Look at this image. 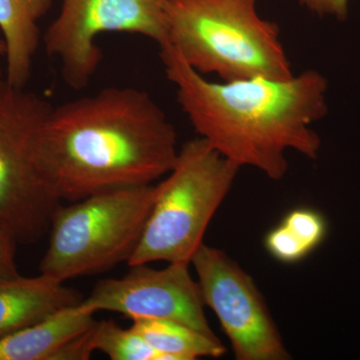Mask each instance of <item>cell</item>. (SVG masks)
Listing matches in <instances>:
<instances>
[{
    "instance_id": "obj_2",
    "label": "cell",
    "mask_w": 360,
    "mask_h": 360,
    "mask_svg": "<svg viewBox=\"0 0 360 360\" xmlns=\"http://www.w3.org/2000/svg\"><path fill=\"white\" fill-rule=\"evenodd\" d=\"M167 79L196 134L220 155L272 180L288 169V151L315 160L321 141L312 129L328 113V80L309 70L285 79L213 82L187 65L172 45L160 47Z\"/></svg>"
},
{
    "instance_id": "obj_4",
    "label": "cell",
    "mask_w": 360,
    "mask_h": 360,
    "mask_svg": "<svg viewBox=\"0 0 360 360\" xmlns=\"http://www.w3.org/2000/svg\"><path fill=\"white\" fill-rule=\"evenodd\" d=\"M239 169L205 139L186 141L165 179L155 186V202L129 266L191 264Z\"/></svg>"
},
{
    "instance_id": "obj_15",
    "label": "cell",
    "mask_w": 360,
    "mask_h": 360,
    "mask_svg": "<svg viewBox=\"0 0 360 360\" xmlns=\"http://www.w3.org/2000/svg\"><path fill=\"white\" fill-rule=\"evenodd\" d=\"M281 224L310 251L321 245L328 231V225L321 213L309 208H296L288 212Z\"/></svg>"
},
{
    "instance_id": "obj_11",
    "label": "cell",
    "mask_w": 360,
    "mask_h": 360,
    "mask_svg": "<svg viewBox=\"0 0 360 360\" xmlns=\"http://www.w3.org/2000/svg\"><path fill=\"white\" fill-rule=\"evenodd\" d=\"M94 312L72 305L0 340V360H52L60 348L94 326Z\"/></svg>"
},
{
    "instance_id": "obj_3",
    "label": "cell",
    "mask_w": 360,
    "mask_h": 360,
    "mask_svg": "<svg viewBox=\"0 0 360 360\" xmlns=\"http://www.w3.org/2000/svg\"><path fill=\"white\" fill-rule=\"evenodd\" d=\"M167 44L205 77L295 75L278 25L258 13L257 0H167Z\"/></svg>"
},
{
    "instance_id": "obj_13",
    "label": "cell",
    "mask_w": 360,
    "mask_h": 360,
    "mask_svg": "<svg viewBox=\"0 0 360 360\" xmlns=\"http://www.w3.org/2000/svg\"><path fill=\"white\" fill-rule=\"evenodd\" d=\"M131 321L130 328L161 355V360H194L225 354V347L219 338L186 324L165 319H134Z\"/></svg>"
},
{
    "instance_id": "obj_10",
    "label": "cell",
    "mask_w": 360,
    "mask_h": 360,
    "mask_svg": "<svg viewBox=\"0 0 360 360\" xmlns=\"http://www.w3.org/2000/svg\"><path fill=\"white\" fill-rule=\"evenodd\" d=\"M65 283L39 274L0 283V340L84 300Z\"/></svg>"
},
{
    "instance_id": "obj_16",
    "label": "cell",
    "mask_w": 360,
    "mask_h": 360,
    "mask_svg": "<svg viewBox=\"0 0 360 360\" xmlns=\"http://www.w3.org/2000/svg\"><path fill=\"white\" fill-rule=\"evenodd\" d=\"M264 245L272 257L284 264L300 262L311 252L283 224L269 232Z\"/></svg>"
},
{
    "instance_id": "obj_7",
    "label": "cell",
    "mask_w": 360,
    "mask_h": 360,
    "mask_svg": "<svg viewBox=\"0 0 360 360\" xmlns=\"http://www.w3.org/2000/svg\"><path fill=\"white\" fill-rule=\"evenodd\" d=\"M110 32L167 44V0H63L42 42L46 54L58 61L68 86L79 90L90 84L103 59L97 42Z\"/></svg>"
},
{
    "instance_id": "obj_18",
    "label": "cell",
    "mask_w": 360,
    "mask_h": 360,
    "mask_svg": "<svg viewBox=\"0 0 360 360\" xmlns=\"http://www.w3.org/2000/svg\"><path fill=\"white\" fill-rule=\"evenodd\" d=\"M349 0H298L300 6L319 16L331 15L338 20L347 18Z\"/></svg>"
},
{
    "instance_id": "obj_8",
    "label": "cell",
    "mask_w": 360,
    "mask_h": 360,
    "mask_svg": "<svg viewBox=\"0 0 360 360\" xmlns=\"http://www.w3.org/2000/svg\"><path fill=\"white\" fill-rule=\"evenodd\" d=\"M203 302L219 319L238 360H288L276 322L252 277L224 251L203 243L191 259Z\"/></svg>"
},
{
    "instance_id": "obj_17",
    "label": "cell",
    "mask_w": 360,
    "mask_h": 360,
    "mask_svg": "<svg viewBox=\"0 0 360 360\" xmlns=\"http://www.w3.org/2000/svg\"><path fill=\"white\" fill-rule=\"evenodd\" d=\"M15 239L0 227V283L20 276L16 265Z\"/></svg>"
},
{
    "instance_id": "obj_9",
    "label": "cell",
    "mask_w": 360,
    "mask_h": 360,
    "mask_svg": "<svg viewBox=\"0 0 360 360\" xmlns=\"http://www.w3.org/2000/svg\"><path fill=\"white\" fill-rule=\"evenodd\" d=\"M189 264H168L163 269L132 265L120 278L98 281L82 305L94 314L112 311L130 319H165L191 326L212 338L200 284Z\"/></svg>"
},
{
    "instance_id": "obj_19",
    "label": "cell",
    "mask_w": 360,
    "mask_h": 360,
    "mask_svg": "<svg viewBox=\"0 0 360 360\" xmlns=\"http://www.w3.org/2000/svg\"><path fill=\"white\" fill-rule=\"evenodd\" d=\"M6 53V45H4V40L0 39V56H4ZM4 80V75H2V70H0V82Z\"/></svg>"
},
{
    "instance_id": "obj_6",
    "label": "cell",
    "mask_w": 360,
    "mask_h": 360,
    "mask_svg": "<svg viewBox=\"0 0 360 360\" xmlns=\"http://www.w3.org/2000/svg\"><path fill=\"white\" fill-rule=\"evenodd\" d=\"M51 108L25 87L0 82V227L18 245L39 241L61 205L45 184L37 158Z\"/></svg>"
},
{
    "instance_id": "obj_1",
    "label": "cell",
    "mask_w": 360,
    "mask_h": 360,
    "mask_svg": "<svg viewBox=\"0 0 360 360\" xmlns=\"http://www.w3.org/2000/svg\"><path fill=\"white\" fill-rule=\"evenodd\" d=\"M177 132L148 92L106 87L52 106L37 146L40 172L58 201L148 186L179 155Z\"/></svg>"
},
{
    "instance_id": "obj_14",
    "label": "cell",
    "mask_w": 360,
    "mask_h": 360,
    "mask_svg": "<svg viewBox=\"0 0 360 360\" xmlns=\"http://www.w3.org/2000/svg\"><path fill=\"white\" fill-rule=\"evenodd\" d=\"M90 352H101L112 360H161V355L134 329L113 321L94 322L89 330Z\"/></svg>"
},
{
    "instance_id": "obj_5",
    "label": "cell",
    "mask_w": 360,
    "mask_h": 360,
    "mask_svg": "<svg viewBox=\"0 0 360 360\" xmlns=\"http://www.w3.org/2000/svg\"><path fill=\"white\" fill-rule=\"evenodd\" d=\"M156 187H122L59 205L40 274L65 283L129 262L155 200Z\"/></svg>"
},
{
    "instance_id": "obj_12",
    "label": "cell",
    "mask_w": 360,
    "mask_h": 360,
    "mask_svg": "<svg viewBox=\"0 0 360 360\" xmlns=\"http://www.w3.org/2000/svg\"><path fill=\"white\" fill-rule=\"evenodd\" d=\"M52 0H0V32L6 45V75L13 86L25 87L40 42L39 21Z\"/></svg>"
}]
</instances>
